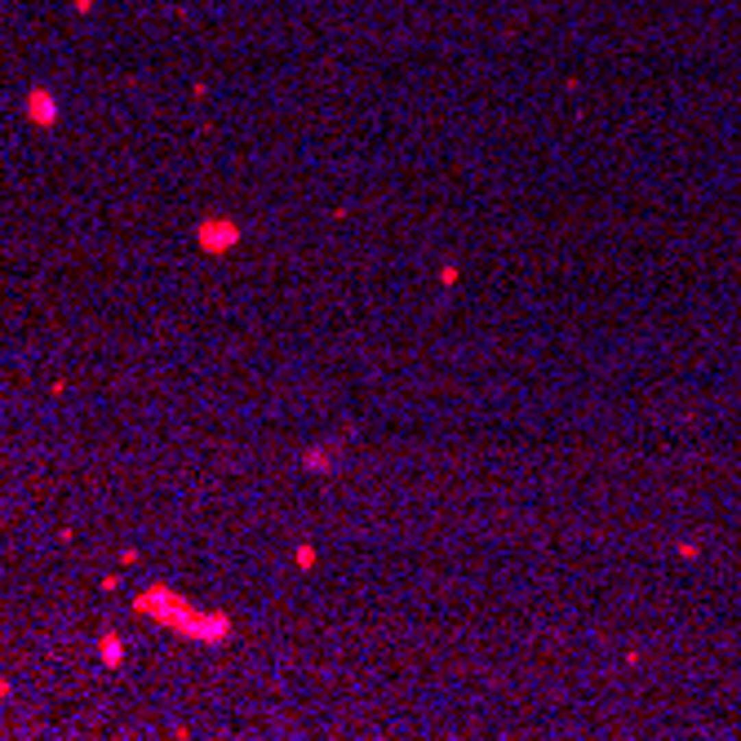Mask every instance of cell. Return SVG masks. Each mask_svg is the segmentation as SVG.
Listing matches in <instances>:
<instances>
[{
    "label": "cell",
    "instance_id": "1",
    "mask_svg": "<svg viewBox=\"0 0 741 741\" xmlns=\"http://www.w3.org/2000/svg\"><path fill=\"white\" fill-rule=\"evenodd\" d=\"M165 626H169V631H178L182 640H195V644H227L231 640V617L227 613H200L191 599H186Z\"/></svg>",
    "mask_w": 741,
    "mask_h": 741
},
{
    "label": "cell",
    "instance_id": "2",
    "mask_svg": "<svg viewBox=\"0 0 741 741\" xmlns=\"http://www.w3.org/2000/svg\"><path fill=\"white\" fill-rule=\"evenodd\" d=\"M195 240H200L204 253H231L245 240V227H240L236 218H204L200 227H195Z\"/></svg>",
    "mask_w": 741,
    "mask_h": 741
},
{
    "label": "cell",
    "instance_id": "3",
    "mask_svg": "<svg viewBox=\"0 0 741 741\" xmlns=\"http://www.w3.org/2000/svg\"><path fill=\"white\" fill-rule=\"evenodd\" d=\"M27 116H32L36 125H53V116H58V111H53V98L49 93H32V98H27Z\"/></svg>",
    "mask_w": 741,
    "mask_h": 741
},
{
    "label": "cell",
    "instance_id": "4",
    "mask_svg": "<svg viewBox=\"0 0 741 741\" xmlns=\"http://www.w3.org/2000/svg\"><path fill=\"white\" fill-rule=\"evenodd\" d=\"M98 653H102V661H107V666H120V661H125V640L107 631V635L98 640Z\"/></svg>",
    "mask_w": 741,
    "mask_h": 741
},
{
    "label": "cell",
    "instance_id": "5",
    "mask_svg": "<svg viewBox=\"0 0 741 741\" xmlns=\"http://www.w3.org/2000/svg\"><path fill=\"white\" fill-rule=\"evenodd\" d=\"M302 466H306V471H320V475H324V471H333V453H329V448H306V453H302Z\"/></svg>",
    "mask_w": 741,
    "mask_h": 741
},
{
    "label": "cell",
    "instance_id": "6",
    "mask_svg": "<svg viewBox=\"0 0 741 741\" xmlns=\"http://www.w3.org/2000/svg\"><path fill=\"white\" fill-rule=\"evenodd\" d=\"M293 559H297V568H315V546H311V542H302Z\"/></svg>",
    "mask_w": 741,
    "mask_h": 741
},
{
    "label": "cell",
    "instance_id": "7",
    "mask_svg": "<svg viewBox=\"0 0 741 741\" xmlns=\"http://www.w3.org/2000/svg\"><path fill=\"white\" fill-rule=\"evenodd\" d=\"M439 284H444V289H453V284H457V262H448V267L439 271Z\"/></svg>",
    "mask_w": 741,
    "mask_h": 741
},
{
    "label": "cell",
    "instance_id": "8",
    "mask_svg": "<svg viewBox=\"0 0 741 741\" xmlns=\"http://www.w3.org/2000/svg\"><path fill=\"white\" fill-rule=\"evenodd\" d=\"M701 555V546L697 542H679V559H697Z\"/></svg>",
    "mask_w": 741,
    "mask_h": 741
}]
</instances>
